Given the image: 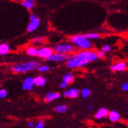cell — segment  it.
Wrapping results in <instances>:
<instances>
[{
  "instance_id": "cell-1",
  "label": "cell",
  "mask_w": 128,
  "mask_h": 128,
  "mask_svg": "<svg viewBox=\"0 0 128 128\" xmlns=\"http://www.w3.org/2000/svg\"><path fill=\"white\" fill-rule=\"evenodd\" d=\"M98 58L97 53L94 51L86 50L81 51L75 55H70L67 58V66L68 68H78L82 67L90 62H94Z\"/></svg>"
},
{
  "instance_id": "cell-2",
  "label": "cell",
  "mask_w": 128,
  "mask_h": 128,
  "mask_svg": "<svg viewBox=\"0 0 128 128\" xmlns=\"http://www.w3.org/2000/svg\"><path fill=\"white\" fill-rule=\"evenodd\" d=\"M71 42L75 44L76 46H79L83 50H88L91 47V42L90 41L82 35H76L71 38Z\"/></svg>"
},
{
  "instance_id": "cell-3",
  "label": "cell",
  "mask_w": 128,
  "mask_h": 128,
  "mask_svg": "<svg viewBox=\"0 0 128 128\" xmlns=\"http://www.w3.org/2000/svg\"><path fill=\"white\" fill-rule=\"evenodd\" d=\"M38 66H40V63L36 62H29L26 63L16 64L12 68V70L14 72H26L28 71L34 70L37 68Z\"/></svg>"
},
{
  "instance_id": "cell-4",
  "label": "cell",
  "mask_w": 128,
  "mask_h": 128,
  "mask_svg": "<svg viewBox=\"0 0 128 128\" xmlns=\"http://www.w3.org/2000/svg\"><path fill=\"white\" fill-rule=\"evenodd\" d=\"M53 50L56 53H60V54H69L75 50L74 46L69 43H60L58 45L54 46L53 48Z\"/></svg>"
},
{
  "instance_id": "cell-5",
  "label": "cell",
  "mask_w": 128,
  "mask_h": 128,
  "mask_svg": "<svg viewBox=\"0 0 128 128\" xmlns=\"http://www.w3.org/2000/svg\"><path fill=\"white\" fill-rule=\"evenodd\" d=\"M40 24V18L36 16L35 14L30 15V22L27 27V31L28 32H32L38 28V27Z\"/></svg>"
},
{
  "instance_id": "cell-6",
  "label": "cell",
  "mask_w": 128,
  "mask_h": 128,
  "mask_svg": "<svg viewBox=\"0 0 128 128\" xmlns=\"http://www.w3.org/2000/svg\"><path fill=\"white\" fill-rule=\"evenodd\" d=\"M68 55L64 54H60V53H55L53 54L51 56H50L46 60L49 62H64V60H67Z\"/></svg>"
},
{
  "instance_id": "cell-7",
  "label": "cell",
  "mask_w": 128,
  "mask_h": 128,
  "mask_svg": "<svg viewBox=\"0 0 128 128\" xmlns=\"http://www.w3.org/2000/svg\"><path fill=\"white\" fill-rule=\"evenodd\" d=\"M53 50L51 48L49 47H42L38 50V56L44 58V59H47L50 56H51L53 54Z\"/></svg>"
},
{
  "instance_id": "cell-8",
  "label": "cell",
  "mask_w": 128,
  "mask_h": 128,
  "mask_svg": "<svg viewBox=\"0 0 128 128\" xmlns=\"http://www.w3.org/2000/svg\"><path fill=\"white\" fill-rule=\"evenodd\" d=\"M34 79L31 77H28L27 79L23 82L22 84V89L24 90H31L34 86Z\"/></svg>"
},
{
  "instance_id": "cell-9",
  "label": "cell",
  "mask_w": 128,
  "mask_h": 128,
  "mask_svg": "<svg viewBox=\"0 0 128 128\" xmlns=\"http://www.w3.org/2000/svg\"><path fill=\"white\" fill-rule=\"evenodd\" d=\"M80 94V92L79 90H77L76 88H72L70 89L69 90H66L64 92L63 95L64 97H67V98H78Z\"/></svg>"
},
{
  "instance_id": "cell-10",
  "label": "cell",
  "mask_w": 128,
  "mask_h": 128,
  "mask_svg": "<svg viewBox=\"0 0 128 128\" xmlns=\"http://www.w3.org/2000/svg\"><path fill=\"white\" fill-rule=\"evenodd\" d=\"M60 94L59 93H56V92H50V93H48L46 97H45V101L46 102H53L54 100H56L60 98Z\"/></svg>"
},
{
  "instance_id": "cell-11",
  "label": "cell",
  "mask_w": 128,
  "mask_h": 128,
  "mask_svg": "<svg viewBox=\"0 0 128 128\" xmlns=\"http://www.w3.org/2000/svg\"><path fill=\"white\" fill-rule=\"evenodd\" d=\"M126 68V64L124 62H119L117 64H113L111 67V69L114 72H120V71H124Z\"/></svg>"
},
{
  "instance_id": "cell-12",
  "label": "cell",
  "mask_w": 128,
  "mask_h": 128,
  "mask_svg": "<svg viewBox=\"0 0 128 128\" xmlns=\"http://www.w3.org/2000/svg\"><path fill=\"white\" fill-rule=\"evenodd\" d=\"M108 114V111L106 109V108H100L98 112H96L95 114V117L98 120H101V119H103L104 118L105 116H107Z\"/></svg>"
},
{
  "instance_id": "cell-13",
  "label": "cell",
  "mask_w": 128,
  "mask_h": 128,
  "mask_svg": "<svg viewBox=\"0 0 128 128\" xmlns=\"http://www.w3.org/2000/svg\"><path fill=\"white\" fill-rule=\"evenodd\" d=\"M108 117L110 121L117 122L120 119V116L117 112H116V111H111V112H108Z\"/></svg>"
},
{
  "instance_id": "cell-14",
  "label": "cell",
  "mask_w": 128,
  "mask_h": 128,
  "mask_svg": "<svg viewBox=\"0 0 128 128\" xmlns=\"http://www.w3.org/2000/svg\"><path fill=\"white\" fill-rule=\"evenodd\" d=\"M46 80L42 76H38L34 78V84L37 86H45Z\"/></svg>"
},
{
  "instance_id": "cell-15",
  "label": "cell",
  "mask_w": 128,
  "mask_h": 128,
  "mask_svg": "<svg viewBox=\"0 0 128 128\" xmlns=\"http://www.w3.org/2000/svg\"><path fill=\"white\" fill-rule=\"evenodd\" d=\"M35 0H23L21 5L27 9H32L35 6Z\"/></svg>"
},
{
  "instance_id": "cell-16",
  "label": "cell",
  "mask_w": 128,
  "mask_h": 128,
  "mask_svg": "<svg viewBox=\"0 0 128 128\" xmlns=\"http://www.w3.org/2000/svg\"><path fill=\"white\" fill-rule=\"evenodd\" d=\"M10 50V47L8 44L2 43L0 45V55H6Z\"/></svg>"
},
{
  "instance_id": "cell-17",
  "label": "cell",
  "mask_w": 128,
  "mask_h": 128,
  "mask_svg": "<svg viewBox=\"0 0 128 128\" xmlns=\"http://www.w3.org/2000/svg\"><path fill=\"white\" fill-rule=\"evenodd\" d=\"M38 50L36 47H33V46H31L29 48L27 49L26 50V53L29 55V56H32V57H36V56H38Z\"/></svg>"
},
{
  "instance_id": "cell-18",
  "label": "cell",
  "mask_w": 128,
  "mask_h": 128,
  "mask_svg": "<svg viewBox=\"0 0 128 128\" xmlns=\"http://www.w3.org/2000/svg\"><path fill=\"white\" fill-rule=\"evenodd\" d=\"M74 81V77L72 76V73H68L66 74L64 77H63V82H66L67 84H70V83H72Z\"/></svg>"
},
{
  "instance_id": "cell-19",
  "label": "cell",
  "mask_w": 128,
  "mask_h": 128,
  "mask_svg": "<svg viewBox=\"0 0 128 128\" xmlns=\"http://www.w3.org/2000/svg\"><path fill=\"white\" fill-rule=\"evenodd\" d=\"M67 110H68V107H67V105H64V104L58 105L57 107H55V108H54V111H55V112H59V113L65 112Z\"/></svg>"
},
{
  "instance_id": "cell-20",
  "label": "cell",
  "mask_w": 128,
  "mask_h": 128,
  "mask_svg": "<svg viewBox=\"0 0 128 128\" xmlns=\"http://www.w3.org/2000/svg\"><path fill=\"white\" fill-rule=\"evenodd\" d=\"M84 36L87 38V40H98L100 38V35L98 33H89V34L84 35Z\"/></svg>"
},
{
  "instance_id": "cell-21",
  "label": "cell",
  "mask_w": 128,
  "mask_h": 128,
  "mask_svg": "<svg viewBox=\"0 0 128 128\" xmlns=\"http://www.w3.org/2000/svg\"><path fill=\"white\" fill-rule=\"evenodd\" d=\"M90 89H88V88H84V89H82V91H81V95L82 98H88L89 96L90 95Z\"/></svg>"
},
{
  "instance_id": "cell-22",
  "label": "cell",
  "mask_w": 128,
  "mask_h": 128,
  "mask_svg": "<svg viewBox=\"0 0 128 128\" xmlns=\"http://www.w3.org/2000/svg\"><path fill=\"white\" fill-rule=\"evenodd\" d=\"M38 72H47L50 70V67L47 65H41V66H38Z\"/></svg>"
},
{
  "instance_id": "cell-23",
  "label": "cell",
  "mask_w": 128,
  "mask_h": 128,
  "mask_svg": "<svg viewBox=\"0 0 128 128\" xmlns=\"http://www.w3.org/2000/svg\"><path fill=\"white\" fill-rule=\"evenodd\" d=\"M7 96V91L5 89H2L0 90V98H4Z\"/></svg>"
},
{
  "instance_id": "cell-24",
  "label": "cell",
  "mask_w": 128,
  "mask_h": 128,
  "mask_svg": "<svg viewBox=\"0 0 128 128\" xmlns=\"http://www.w3.org/2000/svg\"><path fill=\"white\" fill-rule=\"evenodd\" d=\"M44 126H45V124H44V122L43 121H40L34 126V128H44Z\"/></svg>"
},
{
  "instance_id": "cell-25",
  "label": "cell",
  "mask_w": 128,
  "mask_h": 128,
  "mask_svg": "<svg viewBox=\"0 0 128 128\" xmlns=\"http://www.w3.org/2000/svg\"><path fill=\"white\" fill-rule=\"evenodd\" d=\"M102 50H103L104 52H108V51H110L111 50V46H109V45H104V46H102Z\"/></svg>"
},
{
  "instance_id": "cell-26",
  "label": "cell",
  "mask_w": 128,
  "mask_h": 128,
  "mask_svg": "<svg viewBox=\"0 0 128 128\" xmlns=\"http://www.w3.org/2000/svg\"><path fill=\"white\" fill-rule=\"evenodd\" d=\"M97 54H98V57L99 58H103L104 57L105 52H104L103 50H100V51H98V52L97 53Z\"/></svg>"
},
{
  "instance_id": "cell-27",
  "label": "cell",
  "mask_w": 128,
  "mask_h": 128,
  "mask_svg": "<svg viewBox=\"0 0 128 128\" xmlns=\"http://www.w3.org/2000/svg\"><path fill=\"white\" fill-rule=\"evenodd\" d=\"M44 40H45V38L42 37V38H36V40H33V42H42Z\"/></svg>"
},
{
  "instance_id": "cell-28",
  "label": "cell",
  "mask_w": 128,
  "mask_h": 128,
  "mask_svg": "<svg viewBox=\"0 0 128 128\" xmlns=\"http://www.w3.org/2000/svg\"><path fill=\"white\" fill-rule=\"evenodd\" d=\"M122 90L124 91L128 90V83H124V84L122 85Z\"/></svg>"
},
{
  "instance_id": "cell-29",
  "label": "cell",
  "mask_w": 128,
  "mask_h": 128,
  "mask_svg": "<svg viewBox=\"0 0 128 128\" xmlns=\"http://www.w3.org/2000/svg\"><path fill=\"white\" fill-rule=\"evenodd\" d=\"M27 126L28 127H34L35 126V123L33 121H29L28 123L27 124Z\"/></svg>"
},
{
  "instance_id": "cell-30",
  "label": "cell",
  "mask_w": 128,
  "mask_h": 128,
  "mask_svg": "<svg viewBox=\"0 0 128 128\" xmlns=\"http://www.w3.org/2000/svg\"><path fill=\"white\" fill-rule=\"evenodd\" d=\"M67 86H68V84H67L66 82H62V83H60V88H66Z\"/></svg>"
},
{
  "instance_id": "cell-31",
  "label": "cell",
  "mask_w": 128,
  "mask_h": 128,
  "mask_svg": "<svg viewBox=\"0 0 128 128\" xmlns=\"http://www.w3.org/2000/svg\"><path fill=\"white\" fill-rule=\"evenodd\" d=\"M88 108H90V109H92V108H93V105H89Z\"/></svg>"
}]
</instances>
